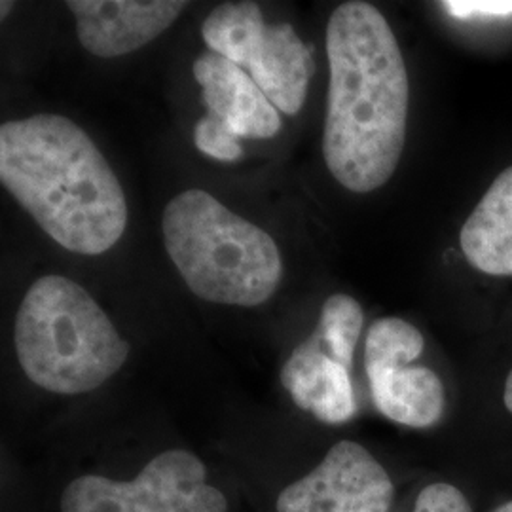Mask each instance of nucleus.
<instances>
[{
	"mask_svg": "<svg viewBox=\"0 0 512 512\" xmlns=\"http://www.w3.org/2000/svg\"><path fill=\"white\" fill-rule=\"evenodd\" d=\"M329 97L323 156L357 194L382 188L403 156L410 84L384 14L361 0L340 4L327 25Z\"/></svg>",
	"mask_w": 512,
	"mask_h": 512,
	"instance_id": "obj_1",
	"label": "nucleus"
},
{
	"mask_svg": "<svg viewBox=\"0 0 512 512\" xmlns=\"http://www.w3.org/2000/svg\"><path fill=\"white\" fill-rule=\"evenodd\" d=\"M0 181L38 226L76 255H103L126 232L124 188L92 137L61 114L0 128Z\"/></svg>",
	"mask_w": 512,
	"mask_h": 512,
	"instance_id": "obj_2",
	"label": "nucleus"
},
{
	"mask_svg": "<svg viewBox=\"0 0 512 512\" xmlns=\"http://www.w3.org/2000/svg\"><path fill=\"white\" fill-rule=\"evenodd\" d=\"M14 340L25 376L57 395L101 387L129 355L128 342L92 294L63 275H44L29 287Z\"/></svg>",
	"mask_w": 512,
	"mask_h": 512,
	"instance_id": "obj_3",
	"label": "nucleus"
},
{
	"mask_svg": "<svg viewBox=\"0 0 512 512\" xmlns=\"http://www.w3.org/2000/svg\"><path fill=\"white\" fill-rule=\"evenodd\" d=\"M162 232L184 283L207 302L253 308L281 283L283 262L272 236L205 190H186L167 203Z\"/></svg>",
	"mask_w": 512,
	"mask_h": 512,
	"instance_id": "obj_4",
	"label": "nucleus"
},
{
	"mask_svg": "<svg viewBox=\"0 0 512 512\" xmlns=\"http://www.w3.org/2000/svg\"><path fill=\"white\" fill-rule=\"evenodd\" d=\"M209 52L251 74L275 109L294 116L306 103L315 65L313 48L289 23L270 25L256 2H224L202 23Z\"/></svg>",
	"mask_w": 512,
	"mask_h": 512,
	"instance_id": "obj_5",
	"label": "nucleus"
},
{
	"mask_svg": "<svg viewBox=\"0 0 512 512\" xmlns=\"http://www.w3.org/2000/svg\"><path fill=\"white\" fill-rule=\"evenodd\" d=\"M61 512H228V501L207 482L202 459L167 450L129 482L76 478L63 492Z\"/></svg>",
	"mask_w": 512,
	"mask_h": 512,
	"instance_id": "obj_6",
	"label": "nucleus"
},
{
	"mask_svg": "<svg viewBox=\"0 0 512 512\" xmlns=\"http://www.w3.org/2000/svg\"><path fill=\"white\" fill-rule=\"evenodd\" d=\"M395 488L365 446L342 440L277 497V512H387Z\"/></svg>",
	"mask_w": 512,
	"mask_h": 512,
	"instance_id": "obj_7",
	"label": "nucleus"
},
{
	"mask_svg": "<svg viewBox=\"0 0 512 512\" xmlns=\"http://www.w3.org/2000/svg\"><path fill=\"white\" fill-rule=\"evenodd\" d=\"M80 44L97 57H120L169 29L186 2L177 0H71Z\"/></svg>",
	"mask_w": 512,
	"mask_h": 512,
	"instance_id": "obj_8",
	"label": "nucleus"
},
{
	"mask_svg": "<svg viewBox=\"0 0 512 512\" xmlns=\"http://www.w3.org/2000/svg\"><path fill=\"white\" fill-rule=\"evenodd\" d=\"M192 73L202 86L203 105L238 137L272 139L283 128L274 103L236 63L207 52L194 61Z\"/></svg>",
	"mask_w": 512,
	"mask_h": 512,
	"instance_id": "obj_9",
	"label": "nucleus"
},
{
	"mask_svg": "<svg viewBox=\"0 0 512 512\" xmlns=\"http://www.w3.org/2000/svg\"><path fill=\"white\" fill-rule=\"evenodd\" d=\"M281 384L298 408L323 423L340 425L357 412L351 370L330 357L313 334L294 349L283 366Z\"/></svg>",
	"mask_w": 512,
	"mask_h": 512,
	"instance_id": "obj_10",
	"label": "nucleus"
},
{
	"mask_svg": "<svg viewBox=\"0 0 512 512\" xmlns=\"http://www.w3.org/2000/svg\"><path fill=\"white\" fill-rule=\"evenodd\" d=\"M459 243L478 272L512 277V165L495 179L463 222Z\"/></svg>",
	"mask_w": 512,
	"mask_h": 512,
	"instance_id": "obj_11",
	"label": "nucleus"
},
{
	"mask_svg": "<svg viewBox=\"0 0 512 512\" xmlns=\"http://www.w3.org/2000/svg\"><path fill=\"white\" fill-rule=\"evenodd\" d=\"M366 376L374 404L385 418L414 429L431 427L442 418L446 393L431 368L399 365Z\"/></svg>",
	"mask_w": 512,
	"mask_h": 512,
	"instance_id": "obj_12",
	"label": "nucleus"
},
{
	"mask_svg": "<svg viewBox=\"0 0 512 512\" xmlns=\"http://www.w3.org/2000/svg\"><path fill=\"white\" fill-rule=\"evenodd\" d=\"M363 323L365 313L355 298L348 294H332L323 304L313 336L330 357L351 370Z\"/></svg>",
	"mask_w": 512,
	"mask_h": 512,
	"instance_id": "obj_13",
	"label": "nucleus"
},
{
	"mask_svg": "<svg viewBox=\"0 0 512 512\" xmlns=\"http://www.w3.org/2000/svg\"><path fill=\"white\" fill-rule=\"evenodd\" d=\"M420 330L401 317H382L366 334V374L391 366L410 365L423 351Z\"/></svg>",
	"mask_w": 512,
	"mask_h": 512,
	"instance_id": "obj_14",
	"label": "nucleus"
},
{
	"mask_svg": "<svg viewBox=\"0 0 512 512\" xmlns=\"http://www.w3.org/2000/svg\"><path fill=\"white\" fill-rule=\"evenodd\" d=\"M194 143L205 156L220 162H236L243 156L239 137L219 116L207 112L194 128Z\"/></svg>",
	"mask_w": 512,
	"mask_h": 512,
	"instance_id": "obj_15",
	"label": "nucleus"
},
{
	"mask_svg": "<svg viewBox=\"0 0 512 512\" xmlns=\"http://www.w3.org/2000/svg\"><path fill=\"white\" fill-rule=\"evenodd\" d=\"M414 512H473V509L456 486L435 482L421 490Z\"/></svg>",
	"mask_w": 512,
	"mask_h": 512,
	"instance_id": "obj_16",
	"label": "nucleus"
},
{
	"mask_svg": "<svg viewBox=\"0 0 512 512\" xmlns=\"http://www.w3.org/2000/svg\"><path fill=\"white\" fill-rule=\"evenodd\" d=\"M444 10L454 18L465 19L471 16H511L512 0H448L442 2Z\"/></svg>",
	"mask_w": 512,
	"mask_h": 512,
	"instance_id": "obj_17",
	"label": "nucleus"
},
{
	"mask_svg": "<svg viewBox=\"0 0 512 512\" xmlns=\"http://www.w3.org/2000/svg\"><path fill=\"white\" fill-rule=\"evenodd\" d=\"M503 401H505V406H507V410L512 414V368L511 372H509V376H507V382H505V391H503Z\"/></svg>",
	"mask_w": 512,
	"mask_h": 512,
	"instance_id": "obj_18",
	"label": "nucleus"
},
{
	"mask_svg": "<svg viewBox=\"0 0 512 512\" xmlns=\"http://www.w3.org/2000/svg\"><path fill=\"white\" fill-rule=\"evenodd\" d=\"M492 512H512V501H507V503H503V505H499L497 509H494Z\"/></svg>",
	"mask_w": 512,
	"mask_h": 512,
	"instance_id": "obj_19",
	"label": "nucleus"
},
{
	"mask_svg": "<svg viewBox=\"0 0 512 512\" xmlns=\"http://www.w3.org/2000/svg\"><path fill=\"white\" fill-rule=\"evenodd\" d=\"M0 8H2V19H4L6 18V14L10 12V8H12V2H6V0H4V2L0 4Z\"/></svg>",
	"mask_w": 512,
	"mask_h": 512,
	"instance_id": "obj_20",
	"label": "nucleus"
}]
</instances>
